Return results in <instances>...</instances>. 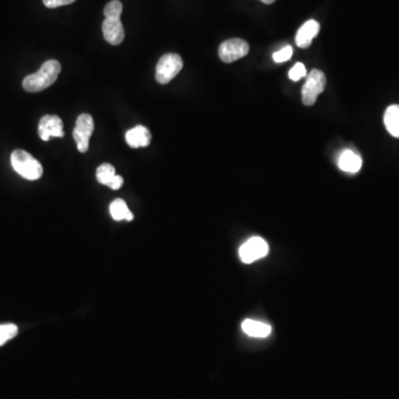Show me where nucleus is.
<instances>
[{
    "label": "nucleus",
    "instance_id": "f257e3e1",
    "mask_svg": "<svg viewBox=\"0 0 399 399\" xmlns=\"http://www.w3.org/2000/svg\"><path fill=\"white\" fill-rule=\"evenodd\" d=\"M60 71H61V65L59 61L54 59L47 60L38 73L27 75L23 81V87L28 92H40L56 82Z\"/></svg>",
    "mask_w": 399,
    "mask_h": 399
},
{
    "label": "nucleus",
    "instance_id": "f03ea898",
    "mask_svg": "<svg viewBox=\"0 0 399 399\" xmlns=\"http://www.w3.org/2000/svg\"><path fill=\"white\" fill-rule=\"evenodd\" d=\"M11 161L13 170L29 181L40 179L44 173L42 164L27 151L20 149L13 151Z\"/></svg>",
    "mask_w": 399,
    "mask_h": 399
},
{
    "label": "nucleus",
    "instance_id": "7ed1b4c3",
    "mask_svg": "<svg viewBox=\"0 0 399 399\" xmlns=\"http://www.w3.org/2000/svg\"><path fill=\"white\" fill-rule=\"evenodd\" d=\"M183 68L182 58L176 54H166L159 60L156 69V79L160 85H166L179 75Z\"/></svg>",
    "mask_w": 399,
    "mask_h": 399
},
{
    "label": "nucleus",
    "instance_id": "20e7f679",
    "mask_svg": "<svg viewBox=\"0 0 399 399\" xmlns=\"http://www.w3.org/2000/svg\"><path fill=\"white\" fill-rule=\"evenodd\" d=\"M326 86V77L323 71L313 69L307 75L303 89H302V102L305 106H313L317 102V97L324 91Z\"/></svg>",
    "mask_w": 399,
    "mask_h": 399
},
{
    "label": "nucleus",
    "instance_id": "39448f33",
    "mask_svg": "<svg viewBox=\"0 0 399 399\" xmlns=\"http://www.w3.org/2000/svg\"><path fill=\"white\" fill-rule=\"evenodd\" d=\"M94 118L88 113L80 114L75 121V127L73 133L79 152L86 153L89 150V141L94 133Z\"/></svg>",
    "mask_w": 399,
    "mask_h": 399
},
{
    "label": "nucleus",
    "instance_id": "423d86ee",
    "mask_svg": "<svg viewBox=\"0 0 399 399\" xmlns=\"http://www.w3.org/2000/svg\"><path fill=\"white\" fill-rule=\"evenodd\" d=\"M249 51L250 46L245 40L233 38L220 44L219 57L223 63H231L245 57Z\"/></svg>",
    "mask_w": 399,
    "mask_h": 399
},
{
    "label": "nucleus",
    "instance_id": "0eeeda50",
    "mask_svg": "<svg viewBox=\"0 0 399 399\" xmlns=\"http://www.w3.org/2000/svg\"><path fill=\"white\" fill-rule=\"evenodd\" d=\"M269 253V244L262 238H251L240 247L239 255L242 262L251 264L257 259H263Z\"/></svg>",
    "mask_w": 399,
    "mask_h": 399
},
{
    "label": "nucleus",
    "instance_id": "6e6552de",
    "mask_svg": "<svg viewBox=\"0 0 399 399\" xmlns=\"http://www.w3.org/2000/svg\"><path fill=\"white\" fill-rule=\"evenodd\" d=\"M38 135L44 141L49 140L50 137H63L65 135L63 120L54 114L44 116L40 119Z\"/></svg>",
    "mask_w": 399,
    "mask_h": 399
},
{
    "label": "nucleus",
    "instance_id": "1a4fd4ad",
    "mask_svg": "<svg viewBox=\"0 0 399 399\" xmlns=\"http://www.w3.org/2000/svg\"><path fill=\"white\" fill-rule=\"evenodd\" d=\"M102 32L106 42L112 46H118L125 39V29L120 19H104Z\"/></svg>",
    "mask_w": 399,
    "mask_h": 399
},
{
    "label": "nucleus",
    "instance_id": "9d476101",
    "mask_svg": "<svg viewBox=\"0 0 399 399\" xmlns=\"http://www.w3.org/2000/svg\"><path fill=\"white\" fill-rule=\"evenodd\" d=\"M319 29L321 26L317 20L312 19V20L306 21L305 24L298 29L297 34H296L295 42L297 47L302 49L309 48L314 38L319 35Z\"/></svg>",
    "mask_w": 399,
    "mask_h": 399
},
{
    "label": "nucleus",
    "instance_id": "9b49d317",
    "mask_svg": "<svg viewBox=\"0 0 399 399\" xmlns=\"http://www.w3.org/2000/svg\"><path fill=\"white\" fill-rule=\"evenodd\" d=\"M125 141L131 148H145L151 142L150 131L143 125H137L125 133Z\"/></svg>",
    "mask_w": 399,
    "mask_h": 399
},
{
    "label": "nucleus",
    "instance_id": "f8f14e48",
    "mask_svg": "<svg viewBox=\"0 0 399 399\" xmlns=\"http://www.w3.org/2000/svg\"><path fill=\"white\" fill-rule=\"evenodd\" d=\"M363 161L360 154L352 150L343 151L338 159V166L343 171L348 173H357L362 168Z\"/></svg>",
    "mask_w": 399,
    "mask_h": 399
},
{
    "label": "nucleus",
    "instance_id": "ddd939ff",
    "mask_svg": "<svg viewBox=\"0 0 399 399\" xmlns=\"http://www.w3.org/2000/svg\"><path fill=\"white\" fill-rule=\"evenodd\" d=\"M242 329L249 336L257 337V338H265L272 332L270 325L253 319H245L242 323Z\"/></svg>",
    "mask_w": 399,
    "mask_h": 399
},
{
    "label": "nucleus",
    "instance_id": "4468645a",
    "mask_svg": "<svg viewBox=\"0 0 399 399\" xmlns=\"http://www.w3.org/2000/svg\"><path fill=\"white\" fill-rule=\"evenodd\" d=\"M383 123L393 137H399V104H393L387 108L383 114Z\"/></svg>",
    "mask_w": 399,
    "mask_h": 399
},
{
    "label": "nucleus",
    "instance_id": "2eb2a0df",
    "mask_svg": "<svg viewBox=\"0 0 399 399\" xmlns=\"http://www.w3.org/2000/svg\"><path fill=\"white\" fill-rule=\"evenodd\" d=\"M110 214L116 221H133L135 218L133 212L128 208L127 203L121 199L114 200L110 204Z\"/></svg>",
    "mask_w": 399,
    "mask_h": 399
},
{
    "label": "nucleus",
    "instance_id": "dca6fc26",
    "mask_svg": "<svg viewBox=\"0 0 399 399\" xmlns=\"http://www.w3.org/2000/svg\"><path fill=\"white\" fill-rule=\"evenodd\" d=\"M97 180H98L99 183L102 184V185H106L112 181L114 176H117L116 174V168L109 164H102L97 168Z\"/></svg>",
    "mask_w": 399,
    "mask_h": 399
},
{
    "label": "nucleus",
    "instance_id": "f3484780",
    "mask_svg": "<svg viewBox=\"0 0 399 399\" xmlns=\"http://www.w3.org/2000/svg\"><path fill=\"white\" fill-rule=\"evenodd\" d=\"M122 9H123V6H122L121 1L112 0L109 4H106V7H104V17H106V19H120Z\"/></svg>",
    "mask_w": 399,
    "mask_h": 399
},
{
    "label": "nucleus",
    "instance_id": "a211bd4d",
    "mask_svg": "<svg viewBox=\"0 0 399 399\" xmlns=\"http://www.w3.org/2000/svg\"><path fill=\"white\" fill-rule=\"evenodd\" d=\"M18 334V327L15 324L0 325V346H3L5 343L13 340Z\"/></svg>",
    "mask_w": 399,
    "mask_h": 399
},
{
    "label": "nucleus",
    "instance_id": "6ab92c4d",
    "mask_svg": "<svg viewBox=\"0 0 399 399\" xmlns=\"http://www.w3.org/2000/svg\"><path fill=\"white\" fill-rule=\"evenodd\" d=\"M292 55H293V48L290 47V46H286V47L282 48L278 51L274 52L273 59H274L275 63H286V61L290 59Z\"/></svg>",
    "mask_w": 399,
    "mask_h": 399
},
{
    "label": "nucleus",
    "instance_id": "aec40b11",
    "mask_svg": "<svg viewBox=\"0 0 399 399\" xmlns=\"http://www.w3.org/2000/svg\"><path fill=\"white\" fill-rule=\"evenodd\" d=\"M305 75L306 68L302 63H296L288 73V77H290V80L293 81H298L300 79L304 78Z\"/></svg>",
    "mask_w": 399,
    "mask_h": 399
},
{
    "label": "nucleus",
    "instance_id": "412c9836",
    "mask_svg": "<svg viewBox=\"0 0 399 399\" xmlns=\"http://www.w3.org/2000/svg\"><path fill=\"white\" fill-rule=\"evenodd\" d=\"M42 1L47 8H58L61 6L70 5L75 3V0H42Z\"/></svg>",
    "mask_w": 399,
    "mask_h": 399
},
{
    "label": "nucleus",
    "instance_id": "4be33fe9",
    "mask_svg": "<svg viewBox=\"0 0 399 399\" xmlns=\"http://www.w3.org/2000/svg\"><path fill=\"white\" fill-rule=\"evenodd\" d=\"M122 184H123V179H122V176H116L113 179H112V181L108 184V187L112 190H119L120 188L122 187Z\"/></svg>",
    "mask_w": 399,
    "mask_h": 399
},
{
    "label": "nucleus",
    "instance_id": "5701e85b",
    "mask_svg": "<svg viewBox=\"0 0 399 399\" xmlns=\"http://www.w3.org/2000/svg\"><path fill=\"white\" fill-rule=\"evenodd\" d=\"M262 3L266 4V5H271V4L275 3L276 0H261Z\"/></svg>",
    "mask_w": 399,
    "mask_h": 399
}]
</instances>
